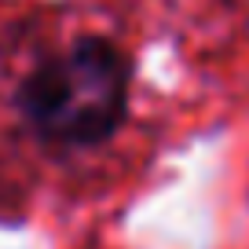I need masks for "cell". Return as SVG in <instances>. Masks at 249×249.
Instances as JSON below:
<instances>
[{
    "label": "cell",
    "mask_w": 249,
    "mask_h": 249,
    "mask_svg": "<svg viewBox=\"0 0 249 249\" xmlns=\"http://www.w3.org/2000/svg\"><path fill=\"white\" fill-rule=\"evenodd\" d=\"M132 107V59L103 33L33 55L15 85L22 132L52 154H85L114 140Z\"/></svg>",
    "instance_id": "cell-1"
}]
</instances>
